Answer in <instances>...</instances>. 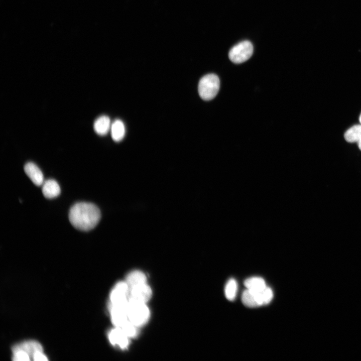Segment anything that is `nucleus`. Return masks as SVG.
I'll list each match as a JSON object with an SVG mask.
<instances>
[{
  "label": "nucleus",
  "instance_id": "obj_10",
  "mask_svg": "<svg viewBox=\"0 0 361 361\" xmlns=\"http://www.w3.org/2000/svg\"><path fill=\"white\" fill-rule=\"evenodd\" d=\"M109 338L112 345L121 349H125L128 345L129 338L120 328L116 327L112 330L109 335Z\"/></svg>",
  "mask_w": 361,
  "mask_h": 361
},
{
  "label": "nucleus",
  "instance_id": "obj_7",
  "mask_svg": "<svg viewBox=\"0 0 361 361\" xmlns=\"http://www.w3.org/2000/svg\"><path fill=\"white\" fill-rule=\"evenodd\" d=\"M127 306L128 304L119 305L111 304L112 321L116 327L121 328L129 321L127 315Z\"/></svg>",
  "mask_w": 361,
  "mask_h": 361
},
{
  "label": "nucleus",
  "instance_id": "obj_12",
  "mask_svg": "<svg viewBox=\"0 0 361 361\" xmlns=\"http://www.w3.org/2000/svg\"><path fill=\"white\" fill-rule=\"evenodd\" d=\"M13 349L22 350L27 353L30 358H34L36 354L40 352H43L41 345L36 341H27L21 343L15 346Z\"/></svg>",
  "mask_w": 361,
  "mask_h": 361
},
{
  "label": "nucleus",
  "instance_id": "obj_17",
  "mask_svg": "<svg viewBox=\"0 0 361 361\" xmlns=\"http://www.w3.org/2000/svg\"><path fill=\"white\" fill-rule=\"evenodd\" d=\"M111 130L112 138L116 142L122 140L125 135L124 124L120 120H116L112 124Z\"/></svg>",
  "mask_w": 361,
  "mask_h": 361
},
{
  "label": "nucleus",
  "instance_id": "obj_3",
  "mask_svg": "<svg viewBox=\"0 0 361 361\" xmlns=\"http://www.w3.org/2000/svg\"><path fill=\"white\" fill-rule=\"evenodd\" d=\"M127 315L129 321L137 327L148 322L150 312L146 304L129 300Z\"/></svg>",
  "mask_w": 361,
  "mask_h": 361
},
{
  "label": "nucleus",
  "instance_id": "obj_4",
  "mask_svg": "<svg viewBox=\"0 0 361 361\" xmlns=\"http://www.w3.org/2000/svg\"><path fill=\"white\" fill-rule=\"evenodd\" d=\"M253 53V46L249 41H243L233 47L229 52L230 60L236 64L248 60Z\"/></svg>",
  "mask_w": 361,
  "mask_h": 361
},
{
  "label": "nucleus",
  "instance_id": "obj_14",
  "mask_svg": "<svg viewBox=\"0 0 361 361\" xmlns=\"http://www.w3.org/2000/svg\"><path fill=\"white\" fill-rule=\"evenodd\" d=\"M111 120L109 117L103 116L95 121L94 128L95 132L100 135H106L111 128Z\"/></svg>",
  "mask_w": 361,
  "mask_h": 361
},
{
  "label": "nucleus",
  "instance_id": "obj_13",
  "mask_svg": "<svg viewBox=\"0 0 361 361\" xmlns=\"http://www.w3.org/2000/svg\"><path fill=\"white\" fill-rule=\"evenodd\" d=\"M244 284L247 290L255 293H262L267 287L264 280L258 277L249 278Z\"/></svg>",
  "mask_w": 361,
  "mask_h": 361
},
{
  "label": "nucleus",
  "instance_id": "obj_9",
  "mask_svg": "<svg viewBox=\"0 0 361 361\" xmlns=\"http://www.w3.org/2000/svg\"><path fill=\"white\" fill-rule=\"evenodd\" d=\"M262 293L252 292L247 289L243 292L242 295L243 304L249 308H255L263 305Z\"/></svg>",
  "mask_w": 361,
  "mask_h": 361
},
{
  "label": "nucleus",
  "instance_id": "obj_1",
  "mask_svg": "<svg viewBox=\"0 0 361 361\" xmlns=\"http://www.w3.org/2000/svg\"><path fill=\"white\" fill-rule=\"evenodd\" d=\"M101 213L95 204L79 202L72 206L69 211V221L74 228L83 232L94 229L99 223Z\"/></svg>",
  "mask_w": 361,
  "mask_h": 361
},
{
  "label": "nucleus",
  "instance_id": "obj_21",
  "mask_svg": "<svg viewBox=\"0 0 361 361\" xmlns=\"http://www.w3.org/2000/svg\"><path fill=\"white\" fill-rule=\"evenodd\" d=\"M359 120H360V123L361 124V114L360 116L359 117Z\"/></svg>",
  "mask_w": 361,
  "mask_h": 361
},
{
  "label": "nucleus",
  "instance_id": "obj_6",
  "mask_svg": "<svg viewBox=\"0 0 361 361\" xmlns=\"http://www.w3.org/2000/svg\"><path fill=\"white\" fill-rule=\"evenodd\" d=\"M152 296L151 287L143 283L129 288V300L146 304Z\"/></svg>",
  "mask_w": 361,
  "mask_h": 361
},
{
  "label": "nucleus",
  "instance_id": "obj_11",
  "mask_svg": "<svg viewBox=\"0 0 361 361\" xmlns=\"http://www.w3.org/2000/svg\"><path fill=\"white\" fill-rule=\"evenodd\" d=\"M42 186L43 194L47 199L55 198L61 193L60 187L54 180H47L44 181Z\"/></svg>",
  "mask_w": 361,
  "mask_h": 361
},
{
  "label": "nucleus",
  "instance_id": "obj_15",
  "mask_svg": "<svg viewBox=\"0 0 361 361\" xmlns=\"http://www.w3.org/2000/svg\"><path fill=\"white\" fill-rule=\"evenodd\" d=\"M345 138L349 142H358L361 151V124L355 125L349 128L345 133Z\"/></svg>",
  "mask_w": 361,
  "mask_h": 361
},
{
  "label": "nucleus",
  "instance_id": "obj_18",
  "mask_svg": "<svg viewBox=\"0 0 361 361\" xmlns=\"http://www.w3.org/2000/svg\"><path fill=\"white\" fill-rule=\"evenodd\" d=\"M238 291V284L236 280L232 278L228 282L225 289V293L228 300L234 301L236 297Z\"/></svg>",
  "mask_w": 361,
  "mask_h": 361
},
{
  "label": "nucleus",
  "instance_id": "obj_16",
  "mask_svg": "<svg viewBox=\"0 0 361 361\" xmlns=\"http://www.w3.org/2000/svg\"><path fill=\"white\" fill-rule=\"evenodd\" d=\"M126 282L129 288L137 285L146 283L147 277L145 274L140 271H133L129 273L126 278Z\"/></svg>",
  "mask_w": 361,
  "mask_h": 361
},
{
  "label": "nucleus",
  "instance_id": "obj_2",
  "mask_svg": "<svg viewBox=\"0 0 361 361\" xmlns=\"http://www.w3.org/2000/svg\"><path fill=\"white\" fill-rule=\"evenodd\" d=\"M220 80L218 76L209 74L203 77L198 85L200 97L204 101H211L218 94L220 89Z\"/></svg>",
  "mask_w": 361,
  "mask_h": 361
},
{
  "label": "nucleus",
  "instance_id": "obj_19",
  "mask_svg": "<svg viewBox=\"0 0 361 361\" xmlns=\"http://www.w3.org/2000/svg\"><path fill=\"white\" fill-rule=\"evenodd\" d=\"M120 328L129 338H133L136 335V327L129 321Z\"/></svg>",
  "mask_w": 361,
  "mask_h": 361
},
{
  "label": "nucleus",
  "instance_id": "obj_8",
  "mask_svg": "<svg viewBox=\"0 0 361 361\" xmlns=\"http://www.w3.org/2000/svg\"><path fill=\"white\" fill-rule=\"evenodd\" d=\"M24 171L32 182L36 186H42L44 182V176L40 168L32 162L27 163Z\"/></svg>",
  "mask_w": 361,
  "mask_h": 361
},
{
  "label": "nucleus",
  "instance_id": "obj_20",
  "mask_svg": "<svg viewBox=\"0 0 361 361\" xmlns=\"http://www.w3.org/2000/svg\"><path fill=\"white\" fill-rule=\"evenodd\" d=\"M262 295L263 305L268 304L273 298V292L271 289L268 287H266L264 291L262 292Z\"/></svg>",
  "mask_w": 361,
  "mask_h": 361
},
{
  "label": "nucleus",
  "instance_id": "obj_5",
  "mask_svg": "<svg viewBox=\"0 0 361 361\" xmlns=\"http://www.w3.org/2000/svg\"><path fill=\"white\" fill-rule=\"evenodd\" d=\"M129 287L126 282H120L113 289L110 299L112 305H125L129 301Z\"/></svg>",
  "mask_w": 361,
  "mask_h": 361
}]
</instances>
